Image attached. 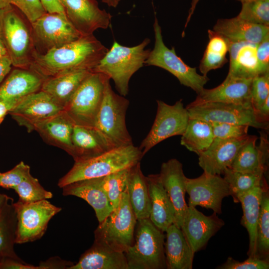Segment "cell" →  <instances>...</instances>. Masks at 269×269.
<instances>
[{"instance_id": "obj_1", "label": "cell", "mask_w": 269, "mask_h": 269, "mask_svg": "<svg viewBox=\"0 0 269 269\" xmlns=\"http://www.w3.org/2000/svg\"><path fill=\"white\" fill-rule=\"evenodd\" d=\"M93 34L43 53L35 52L29 69L44 78L80 70L93 71L108 51Z\"/></svg>"}, {"instance_id": "obj_2", "label": "cell", "mask_w": 269, "mask_h": 269, "mask_svg": "<svg viewBox=\"0 0 269 269\" xmlns=\"http://www.w3.org/2000/svg\"><path fill=\"white\" fill-rule=\"evenodd\" d=\"M143 156L139 147L133 144L114 148L95 157L75 161L57 185L62 188L77 181L104 177L132 167L139 162Z\"/></svg>"}, {"instance_id": "obj_3", "label": "cell", "mask_w": 269, "mask_h": 269, "mask_svg": "<svg viewBox=\"0 0 269 269\" xmlns=\"http://www.w3.org/2000/svg\"><path fill=\"white\" fill-rule=\"evenodd\" d=\"M149 42L146 38L136 46L127 47L115 41L93 71L112 79L120 95L126 96L131 77L143 66L148 56L150 50L145 47Z\"/></svg>"}, {"instance_id": "obj_4", "label": "cell", "mask_w": 269, "mask_h": 269, "mask_svg": "<svg viewBox=\"0 0 269 269\" xmlns=\"http://www.w3.org/2000/svg\"><path fill=\"white\" fill-rule=\"evenodd\" d=\"M0 34L12 66L29 69L36 52L31 28L11 5L0 8Z\"/></svg>"}, {"instance_id": "obj_5", "label": "cell", "mask_w": 269, "mask_h": 269, "mask_svg": "<svg viewBox=\"0 0 269 269\" xmlns=\"http://www.w3.org/2000/svg\"><path fill=\"white\" fill-rule=\"evenodd\" d=\"M165 237L149 218L137 220L134 242L124 253L129 269H166Z\"/></svg>"}, {"instance_id": "obj_6", "label": "cell", "mask_w": 269, "mask_h": 269, "mask_svg": "<svg viewBox=\"0 0 269 269\" xmlns=\"http://www.w3.org/2000/svg\"><path fill=\"white\" fill-rule=\"evenodd\" d=\"M137 220L126 188L118 206L99 223L94 242L125 253L134 242Z\"/></svg>"}, {"instance_id": "obj_7", "label": "cell", "mask_w": 269, "mask_h": 269, "mask_svg": "<svg viewBox=\"0 0 269 269\" xmlns=\"http://www.w3.org/2000/svg\"><path fill=\"white\" fill-rule=\"evenodd\" d=\"M110 80L108 78L105 84L103 100L94 127L114 148L133 144L126 124L129 101L115 93Z\"/></svg>"}, {"instance_id": "obj_8", "label": "cell", "mask_w": 269, "mask_h": 269, "mask_svg": "<svg viewBox=\"0 0 269 269\" xmlns=\"http://www.w3.org/2000/svg\"><path fill=\"white\" fill-rule=\"evenodd\" d=\"M108 78L92 71L75 91L64 110L75 125L95 127Z\"/></svg>"}, {"instance_id": "obj_9", "label": "cell", "mask_w": 269, "mask_h": 269, "mask_svg": "<svg viewBox=\"0 0 269 269\" xmlns=\"http://www.w3.org/2000/svg\"><path fill=\"white\" fill-rule=\"evenodd\" d=\"M154 45L144 64L161 68L174 75L181 84L200 93L209 81L207 76L200 75L196 68L186 64L176 53L174 47L168 48L164 44L161 28L156 17L153 24Z\"/></svg>"}, {"instance_id": "obj_10", "label": "cell", "mask_w": 269, "mask_h": 269, "mask_svg": "<svg viewBox=\"0 0 269 269\" xmlns=\"http://www.w3.org/2000/svg\"><path fill=\"white\" fill-rule=\"evenodd\" d=\"M30 24L35 50H40L38 53L62 46L83 35L65 13H46Z\"/></svg>"}, {"instance_id": "obj_11", "label": "cell", "mask_w": 269, "mask_h": 269, "mask_svg": "<svg viewBox=\"0 0 269 269\" xmlns=\"http://www.w3.org/2000/svg\"><path fill=\"white\" fill-rule=\"evenodd\" d=\"M156 117L152 127L139 148L143 155L161 141L173 136L182 135L190 119L182 100L174 105L157 100Z\"/></svg>"}, {"instance_id": "obj_12", "label": "cell", "mask_w": 269, "mask_h": 269, "mask_svg": "<svg viewBox=\"0 0 269 269\" xmlns=\"http://www.w3.org/2000/svg\"><path fill=\"white\" fill-rule=\"evenodd\" d=\"M17 217L15 244L31 242L45 234L49 222L62 208L47 200L32 203L13 202Z\"/></svg>"}, {"instance_id": "obj_13", "label": "cell", "mask_w": 269, "mask_h": 269, "mask_svg": "<svg viewBox=\"0 0 269 269\" xmlns=\"http://www.w3.org/2000/svg\"><path fill=\"white\" fill-rule=\"evenodd\" d=\"M190 118L198 119L210 123H226L248 125L267 130L269 124L261 122L253 107L240 104L209 102L186 107Z\"/></svg>"}, {"instance_id": "obj_14", "label": "cell", "mask_w": 269, "mask_h": 269, "mask_svg": "<svg viewBox=\"0 0 269 269\" xmlns=\"http://www.w3.org/2000/svg\"><path fill=\"white\" fill-rule=\"evenodd\" d=\"M186 189L189 196L188 206H199L218 214L222 213L223 199L230 196L228 184L224 177L204 172L197 178L187 177Z\"/></svg>"}, {"instance_id": "obj_15", "label": "cell", "mask_w": 269, "mask_h": 269, "mask_svg": "<svg viewBox=\"0 0 269 269\" xmlns=\"http://www.w3.org/2000/svg\"><path fill=\"white\" fill-rule=\"evenodd\" d=\"M59 0L70 22L82 35L93 34L110 24L111 15L101 9L96 0Z\"/></svg>"}, {"instance_id": "obj_16", "label": "cell", "mask_w": 269, "mask_h": 269, "mask_svg": "<svg viewBox=\"0 0 269 269\" xmlns=\"http://www.w3.org/2000/svg\"><path fill=\"white\" fill-rule=\"evenodd\" d=\"M63 110L48 94L40 90L24 98L8 114L30 133L36 123Z\"/></svg>"}, {"instance_id": "obj_17", "label": "cell", "mask_w": 269, "mask_h": 269, "mask_svg": "<svg viewBox=\"0 0 269 269\" xmlns=\"http://www.w3.org/2000/svg\"><path fill=\"white\" fill-rule=\"evenodd\" d=\"M216 214L206 216L196 207L188 206L180 229L194 253L203 249L224 225Z\"/></svg>"}, {"instance_id": "obj_18", "label": "cell", "mask_w": 269, "mask_h": 269, "mask_svg": "<svg viewBox=\"0 0 269 269\" xmlns=\"http://www.w3.org/2000/svg\"><path fill=\"white\" fill-rule=\"evenodd\" d=\"M252 79L236 77L228 74L224 81L217 87L204 88L190 105L209 102H220L252 106L251 87Z\"/></svg>"}, {"instance_id": "obj_19", "label": "cell", "mask_w": 269, "mask_h": 269, "mask_svg": "<svg viewBox=\"0 0 269 269\" xmlns=\"http://www.w3.org/2000/svg\"><path fill=\"white\" fill-rule=\"evenodd\" d=\"M159 176L174 209V224L181 228L188 205L185 200L186 182L182 164L176 158L162 163Z\"/></svg>"}, {"instance_id": "obj_20", "label": "cell", "mask_w": 269, "mask_h": 269, "mask_svg": "<svg viewBox=\"0 0 269 269\" xmlns=\"http://www.w3.org/2000/svg\"><path fill=\"white\" fill-rule=\"evenodd\" d=\"M249 135L233 139L214 137L210 146L199 154L198 164L205 173L221 175L230 168L239 149Z\"/></svg>"}, {"instance_id": "obj_21", "label": "cell", "mask_w": 269, "mask_h": 269, "mask_svg": "<svg viewBox=\"0 0 269 269\" xmlns=\"http://www.w3.org/2000/svg\"><path fill=\"white\" fill-rule=\"evenodd\" d=\"M45 79L31 69L16 68L0 85V101L18 104L27 96L40 91Z\"/></svg>"}, {"instance_id": "obj_22", "label": "cell", "mask_w": 269, "mask_h": 269, "mask_svg": "<svg viewBox=\"0 0 269 269\" xmlns=\"http://www.w3.org/2000/svg\"><path fill=\"white\" fill-rule=\"evenodd\" d=\"M258 137L250 135L239 149L229 168L241 172H264L268 168L269 141L264 133L261 134L259 145Z\"/></svg>"}, {"instance_id": "obj_23", "label": "cell", "mask_w": 269, "mask_h": 269, "mask_svg": "<svg viewBox=\"0 0 269 269\" xmlns=\"http://www.w3.org/2000/svg\"><path fill=\"white\" fill-rule=\"evenodd\" d=\"M102 177L77 181L62 188L64 196H75L85 200L94 209L99 223L113 211L102 186Z\"/></svg>"}, {"instance_id": "obj_24", "label": "cell", "mask_w": 269, "mask_h": 269, "mask_svg": "<svg viewBox=\"0 0 269 269\" xmlns=\"http://www.w3.org/2000/svg\"><path fill=\"white\" fill-rule=\"evenodd\" d=\"M74 161L87 160L100 155L114 147L95 127L74 125L72 134Z\"/></svg>"}, {"instance_id": "obj_25", "label": "cell", "mask_w": 269, "mask_h": 269, "mask_svg": "<svg viewBox=\"0 0 269 269\" xmlns=\"http://www.w3.org/2000/svg\"><path fill=\"white\" fill-rule=\"evenodd\" d=\"M226 39L230 56L228 74L236 77L253 79L265 73L258 60L257 44Z\"/></svg>"}, {"instance_id": "obj_26", "label": "cell", "mask_w": 269, "mask_h": 269, "mask_svg": "<svg viewBox=\"0 0 269 269\" xmlns=\"http://www.w3.org/2000/svg\"><path fill=\"white\" fill-rule=\"evenodd\" d=\"M75 124L64 110L36 123V131L49 144L59 147L69 155L72 151V134Z\"/></svg>"}, {"instance_id": "obj_27", "label": "cell", "mask_w": 269, "mask_h": 269, "mask_svg": "<svg viewBox=\"0 0 269 269\" xmlns=\"http://www.w3.org/2000/svg\"><path fill=\"white\" fill-rule=\"evenodd\" d=\"M150 199L149 219L162 232L174 223V209L161 182L159 174L146 177Z\"/></svg>"}, {"instance_id": "obj_28", "label": "cell", "mask_w": 269, "mask_h": 269, "mask_svg": "<svg viewBox=\"0 0 269 269\" xmlns=\"http://www.w3.org/2000/svg\"><path fill=\"white\" fill-rule=\"evenodd\" d=\"M213 30L231 41L257 44L269 34V26L253 23L238 16L219 19Z\"/></svg>"}, {"instance_id": "obj_29", "label": "cell", "mask_w": 269, "mask_h": 269, "mask_svg": "<svg viewBox=\"0 0 269 269\" xmlns=\"http://www.w3.org/2000/svg\"><path fill=\"white\" fill-rule=\"evenodd\" d=\"M164 252L167 269H192L194 254L181 229L175 224L165 231Z\"/></svg>"}, {"instance_id": "obj_30", "label": "cell", "mask_w": 269, "mask_h": 269, "mask_svg": "<svg viewBox=\"0 0 269 269\" xmlns=\"http://www.w3.org/2000/svg\"><path fill=\"white\" fill-rule=\"evenodd\" d=\"M69 269H129L124 253L94 242Z\"/></svg>"}, {"instance_id": "obj_31", "label": "cell", "mask_w": 269, "mask_h": 269, "mask_svg": "<svg viewBox=\"0 0 269 269\" xmlns=\"http://www.w3.org/2000/svg\"><path fill=\"white\" fill-rule=\"evenodd\" d=\"M92 72L80 70L46 78L41 90L64 108L84 80Z\"/></svg>"}, {"instance_id": "obj_32", "label": "cell", "mask_w": 269, "mask_h": 269, "mask_svg": "<svg viewBox=\"0 0 269 269\" xmlns=\"http://www.w3.org/2000/svg\"><path fill=\"white\" fill-rule=\"evenodd\" d=\"M266 183L265 181L262 185L240 194L237 198V202L241 203L243 210L241 224L247 229L249 237L248 257H255L257 225L263 188Z\"/></svg>"}, {"instance_id": "obj_33", "label": "cell", "mask_w": 269, "mask_h": 269, "mask_svg": "<svg viewBox=\"0 0 269 269\" xmlns=\"http://www.w3.org/2000/svg\"><path fill=\"white\" fill-rule=\"evenodd\" d=\"M127 190L136 219L149 218L150 203L148 184L146 177L141 171L140 162L130 169Z\"/></svg>"}, {"instance_id": "obj_34", "label": "cell", "mask_w": 269, "mask_h": 269, "mask_svg": "<svg viewBox=\"0 0 269 269\" xmlns=\"http://www.w3.org/2000/svg\"><path fill=\"white\" fill-rule=\"evenodd\" d=\"M16 230V213L11 198L0 211V263L9 259L21 260L14 249Z\"/></svg>"}, {"instance_id": "obj_35", "label": "cell", "mask_w": 269, "mask_h": 269, "mask_svg": "<svg viewBox=\"0 0 269 269\" xmlns=\"http://www.w3.org/2000/svg\"><path fill=\"white\" fill-rule=\"evenodd\" d=\"M214 138L210 122L190 118L186 129L181 135L180 143L198 155L210 146Z\"/></svg>"}, {"instance_id": "obj_36", "label": "cell", "mask_w": 269, "mask_h": 269, "mask_svg": "<svg viewBox=\"0 0 269 269\" xmlns=\"http://www.w3.org/2000/svg\"><path fill=\"white\" fill-rule=\"evenodd\" d=\"M264 172H241L228 168L223 174L227 182L230 196L235 202H237V197L241 194L262 185L266 181Z\"/></svg>"}, {"instance_id": "obj_37", "label": "cell", "mask_w": 269, "mask_h": 269, "mask_svg": "<svg viewBox=\"0 0 269 269\" xmlns=\"http://www.w3.org/2000/svg\"><path fill=\"white\" fill-rule=\"evenodd\" d=\"M255 257L269 262V191L264 185L257 225Z\"/></svg>"}, {"instance_id": "obj_38", "label": "cell", "mask_w": 269, "mask_h": 269, "mask_svg": "<svg viewBox=\"0 0 269 269\" xmlns=\"http://www.w3.org/2000/svg\"><path fill=\"white\" fill-rule=\"evenodd\" d=\"M131 168L102 177V186L113 210L118 206L127 188V178Z\"/></svg>"}, {"instance_id": "obj_39", "label": "cell", "mask_w": 269, "mask_h": 269, "mask_svg": "<svg viewBox=\"0 0 269 269\" xmlns=\"http://www.w3.org/2000/svg\"><path fill=\"white\" fill-rule=\"evenodd\" d=\"M19 196L18 201L23 203H32L52 197V193L45 190L31 174L13 188Z\"/></svg>"}, {"instance_id": "obj_40", "label": "cell", "mask_w": 269, "mask_h": 269, "mask_svg": "<svg viewBox=\"0 0 269 269\" xmlns=\"http://www.w3.org/2000/svg\"><path fill=\"white\" fill-rule=\"evenodd\" d=\"M242 4L238 17L253 23L269 26V0H253Z\"/></svg>"}, {"instance_id": "obj_41", "label": "cell", "mask_w": 269, "mask_h": 269, "mask_svg": "<svg viewBox=\"0 0 269 269\" xmlns=\"http://www.w3.org/2000/svg\"><path fill=\"white\" fill-rule=\"evenodd\" d=\"M9 5L18 9L30 23L47 13L40 0H0V8Z\"/></svg>"}, {"instance_id": "obj_42", "label": "cell", "mask_w": 269, "mask_h": 269, "mask_svg": "<svg viewBox=\"0 0 269 269\" xmlns=\"http://www.w3.org/2000/svg\"><path fill=\"white\" fill-rule=\"evenodd\" d=\"M268 97H269V72L259 75L252 79L251 100L255 113Z\"/></svg>"}, {"instance_id": "obj_43", "label": "cell", "mask_w": 269, "mask_h": 269, "mask_svg": "<svg viewBox=\"0 0 269 269\" xmlns=\"http://www.w3.org/2000/svg\"><path fill=\"white\" fill-rule=\"evenodd\" d=\"M210 123L214 137L221 139H233L244 137L248 135V132L250 127L248 125L217 122Z\"/></svg>"}, {"instance_id": "obj_44", "label": "cell", "mask_w": 269, "mask_h": 269, "mask_svg": "<svg viewBox=\"0 0 269 269\" xmlns=\"http://www.w3.org/2000/svg\"><path fill=\"white\" fill-rule=\"evenodd\" d=\"M30 169L28 165L21 161L11 170L0 172V187L13 189L30 174Z\"/></svg>"}, {"instance_id": "obj_45", "label": "cell", "mask_w": 269, "mask_h": 269, "mask_svg": "<svg viewBox=\"0 0 269 269\" xmlns=\"http://www.w3.org/2000/svg\"><path fill=\"white\" fill-rule=\"evenodd\" d=\"M216 268L219 269H269V262L251 257H249L243 262H239L229 257L224 263Z\"/></svg>"}, {"instance_id": "obj_46", "label": "cell", "mask_w": 269, "mask_h": 269, "mask_svg": "<svg viewBox=\"0 0 269 269\" xmlns=\"http://www.w3.org/2000/svg\"><path fill=\"white\" fill-rule=\"evenodd\" d=\"M226 56L206 49L199 66L202 75L207 76L210 71L222 67L228 62Z\"/></svg>"}, {"instance_id": "obj_47", "label": "cell", "mask_w": 269, "mask_h": 269, "mask_svg": "<svg viewBox=\"0 0 269 269\" xmlns=\"http://www.w3.org/2000/svg\"><path fill=\"white\" fill-rule=\"evenodd\" d=\"M257 55L263 71L269 72V34L257 44Z\"/></svg>"}, {"instance_id": "obj_48", "label": "cell", "mask_w": 269, "mask_h": 269, "mask_svg": "<svg viewBox=\"0 0 269 269\" xmlns=\"http://www.w3.org/2000/svg\"><path fill=\"white\" fill-rule=\"evenodd\" d=\"M74 264L72 262L62 260L58 257L52 258L44 262L39 264V269H66L69 268Z\"/></svg>"}, {"instance_id": "obj_49", "label": "cell", "mask_w": 269, "mask_h": 269, "mask_svg": "<svg viewBox=\"0 0 269 269\" xmlns=\"http://www.w3.org/2000/svg\"><path fill=\"white\" fill-rule=\"evenodd\" d=\"M0 269H39V267L25 263L22 260L9 259L0 263Z\"/></svg>"}, {"instance_id": "obj_50", "label": "cell", "mask_w": 269, "mask_h": 269, "mask_svg": "<svg viewBox=\"0 0 269 269\" xmlns=\"http://www.w3.org/2000/svg\"><path fill=\"white\" fill-rule=\"evenodd\" d=\"M47 13H65L59 0H40Z\"/></svg>"}, {"instance_id": "obj_51", "label": "cell", "mask_w": 269, "mask_h": 269, "mask_svg": "<svg viewBox=\"0 0 269 269\" xmlns=\"http://www.w3.org/2000/svg\"><path fill=\"white\" fill-rule=\"evenodd\" d=\"M12 66L11 61L8 55L0 57V84L10 72Z\"/></svg>"}, {"instance_id": "obj_52", "label": "cell", "mask_w": 269, "mask_h": 269, "mask_svg": "<svg viewBox=\"0 0 269 269\" xmlns=\"http://www.w3.org/2000/svg\"><path fill=\"white\" fill-rule=\"evenodd\" d=\"M17 104L13 102L0 101V125L6 114H8Z\"/></svg>"}, {"instance_id": "obj_53", "label": "cell", "mask_w": 269, "mask_h": 269, "mask_svg": "<svg viewBox=\"0 0 269 269\" xmlns=\"http://www.w3.org/2000/svg\"><path fill=\"white\" fill-rule=\"evenodd\" d=\"M200 0H192L191 2L190 8L189 10L188 15L187 17V20L185 25V27H186L188 23H189L194 11L196 8V5Z\"/></svg>"}, {"instance_id": "obj_54", "label": "cell", "mask_w": 269, "mask_h": 269, "mask_svg": "<svg viewBox=\"0 0 269 269\" xmlns=\"http://www.w3.org/2000/svg\"><path fill=\"white\" fill-rule=\"evenodd\" d=\"M10 198V197H8L6 194H0V211Z\"/></svg>"}, {"instance_id": "obj_55", "label": "cell", "mask_w": 269, "mask_h": 269, "mask_svg": "<svg viewBox=\"0 0 269 269\" xmlns=\"http://www.w3.org/2000/svg\"><path fill=\"white\" fill-rule=\"evenodd\" d=\"M109 7H116L122 0H101Z\"/></svg>"}, {"instance_id": "obj_56", "label": "cell", "mask_w": 269, "mask_h": 269, "mask_svg": "<svg viewBox=\"0 0 269 269\" xmlns=\"http://www.w3.org/2000/svg\"><path fill=\"white\" fill-rule=\"evenodd\" d=\"M8 55L0 34V57Z\"/></svg>"}, {"instance_id": "obj_57", "label": "cell", "mask_w": 269, "mask_h": 269, "mask_svg": "<svg viewBox=\"0 0 269 269\" xmlns=\"http://www.w3.org/2000/svg\"><path fill=\"white\" fill-rule=\"evenodd\" d=\"M237 0L240 1L242 3H243L247 2H249L253 0Z\"/></svg>"}]
</instances>
